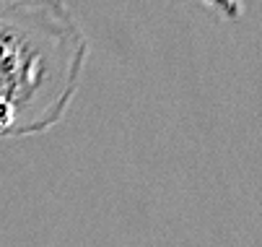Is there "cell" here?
Listing matches in <instances>:
<instances>
[{
  "mask_svg": "<svg viewBox=\"0 0 262 247\" xmlns=\"http://www.w3.org/2000/svg\"><path fill=\"white\" fill-rule=\"evenodd\" d=\"M89 60V39L60 0H0V107L13 138L52 130L68 115Z\"/></svg>",
  "mask_w": 262,
  "mask_h": 247,
  "instance_id": "1",
  "label": "cell"
}]
</instances>
